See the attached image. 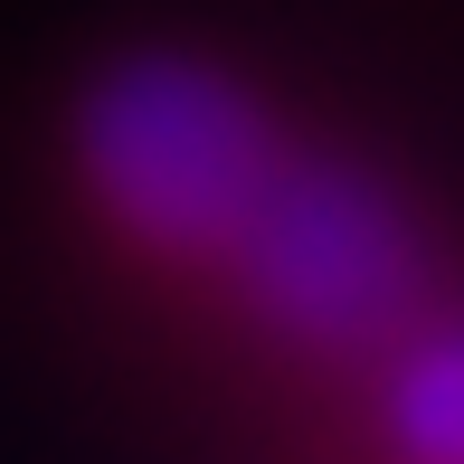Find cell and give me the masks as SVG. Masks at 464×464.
I'll use <instances>...</instances> for the list:
<instances>
[{
  "label": "cell",
  "mask_w": 464,
  "mask_h": 464,
  "mask_svg": "<svg viewBox=\"0 0 464 464\" xmlns=\"http://www.w3.org/2000/svg\"><path fill=\"white\" fill-rule=\"evenodd\" d=\"M389 436L464 464V323H408L389 342Z\"/></svg>",
  "instance_id": "obj_3"
},
{
  "label": "cell",
  "mask_w": 464,
  "mask_h": 464,
  "mask_svg": "<svg viewBox=\"0 0 464 464\" xmlns=\"http://www.w3.org/2000/svg\"><path fill=\"white\" fill-rule=\"evenodd\" d=\"M218 266L266 332H285L294 351H323V361L389 351L427 304V246L398 218V199L342 161L304 152H285V171L266 180V199L246 208Z\"/></svg>",
  "instance_id": "obj_2"
},
{
  "label": "cell",
  "mask_w": 464,
  "mask_h": 464,
  "mask_svg": "<svg viewBox=\"0 0 464 464\" xmlns=\"http://www.w3.org/2000/svg\"><path fill=\"white\" fill-rule=\"evenodd\" d=\"M276 171L285 133L266 104L199 57H123L76 104V180L152 256L218 266Z\"/></svg>",
  "instance_id": "obj_1"
}]
</instances>
